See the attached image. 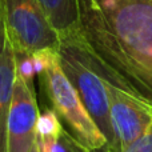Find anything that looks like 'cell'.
<instances>
[{"label":"cell","mask_w":152,"mask_h":152,"mask_svg":"<svg viewBox=\"0 0 152 152\" xmlns=\"http://www.w3.org/2000/svg\"><path fill=\"white\" fill-rule=\"evenodd\" d=\"M107 81V80H105ZM110 118L119 152H124L152 126V111L135 96L107 81Z\"/></svg>","instance_id":"5b68a950"},{"label":"cell","mask_w":152,"mask_h":152,"mask_svg":"<svg viewBox=\"0 0 152 152\" xmlns=\"http://www.w3.org/2000/svg\"><path fill=\"white\" fill-rule=\"evenodd\" d=\"M51 152H88V151L81 144H79L76 142V139L67 129L63 128V131L60 132L59 139L56 140Z\"/></svg>","instance_id":"30bf717a"},{"label":"cell","mask_w":152,"mask_h":152,"mask_svg":"<svg viewBox=\"0 0 152 152\" xmlns=\"http://www.w3.org/2000/svg\"><path fill=\"white\" fill-rule=\"evenodd\" d=\"M61 131L63 124L53 111H45L39 115L36 121V142L40 152H51Z\"/></svg>","instance_id":"9c48e42d"},{"label":"cell","mask_w":152,"mask_h":152,"mask_svg":"<svg viewBox=\"0 0 152 152\" xmlns=\"http://www.w3.org/2000/svg\"><path fill=\"white\" fill-rule=\"evenodd\" d=\"M16 53L58 51L60 37L37 0H3Z\"/></svg>","instance_id":"277c9868"},{"label":"cell","mask_w":152,"mask_h":152,"mask_svg":"<svg viewBox=\"0 0 152 152\" xmlns=\"http://www.w3.org/2000/svg\"><path fill=\"white\" fill-rule=\"evenodd\" d=\"M47 64L44 69L45 89L59 120L67 126L68 132L88 152H96L108 143L84 107L77 91L74 88L59 61L58 51H45Z\"/></svg>","instance_id":"3957f363"},{"label":"cell","mask_w":152,"mask_h":152,"mask_svg":"<svg viewBox=\"0 0 152 152\" xmlns=\"http://www.w3.org/2000/svg\"><path fill=\"white\" fill-rule=\"evenodd\" d=\"M16 69H18V75L31 86L34 75L36 74L34 68V61H32L31 55L16 53Z\"/></svg>","instance_id":"8fae6325"},{"label":"cell","mask_w":152,"mask_h":152,"mask_svg":"<svg viewBox=\"0 0 152 152\" xmlns=\"http://www.w3.org/2000/svg\"><path fill=\"white\" fill-rule=\"evenodd\" d=\"M58 55L61 69L77 91L92 120L105 136L108 147L119 152L111 126L108 86L94 59L76 37V34L60 37Z\"/></svg>","instance_id":"7a4b0ae2"},{"label":"cell","mask_w":152,"mask_h":152,"mask_svg":"<svg viewBox=\"0 0 152 152\" xmlns=\"http://www.w3.org/2000/svg\"><path fill=\"white\" fill-rule=\"evenodd\" d=\"M124 152H152V126L145 134L137 137Z\"/></svg>","instance_id":"7c38bea8"},{"label":"cell","mask_w":152,"mask_h":152,"mask_svg":"<svg viewBox=\"0 0 152 152\" xmlns=\"http://www.w3.org/2000/svg\"><path fill=\"white\" fill-rule=\"evenodd\" d=\"M18 69L4 1L0 0V152H7V121Z\"/></svg>","instance_id":"52a82bcc"},{"label":"cell","mask_w":152,"mask_h":152,"mask_svg":"<svg viewBox=\"0 0 152 152\" xmlns=\"http://www.w3.org/2000/svg\"><path fill=\"white\" fill-rule=\"evenodd\" d=\"M59 37L77 32V0H37Z\"/></svg>","instance_id":"ba28073f"},{"label":"cell","mask_w":152,"mask_h":152,"mask_svg":"<svg viewBox=\"0 0 152 152\" xmlns=\"http://www.w3.org/2000/svg\"><path fill=\"white\" fill-rule=\"evenodd\" d=\"M29 152H40V150H39V145H37V142H35V144L31 147V150H29Z\"/></svg>","instance_id":"4fadbf2b"},{"label":"cell","mask_w":152,"mask_h":152,"mask_svg":"<svg viewBox=\"0 0 152 152\" xmlns=\"http://www.w3.org/2000/svg\"><path fill=\"white\" fill-rule=\"evenodd\" d=\"M96 152H116V151H113L112 148H110L107 145V147H104V148H102V150H99V151H96Z\"/></svg>","instance_id":"5bb4252c"},{"label":"cell","mask_w":152,"mask_h":152,"mask_svg":"<svg viewBox=\"0 0 152 152\" xmlns=\"http://www.w3.org/2000/svg\"><path fill=\"white\" fill-rule=\"evenodd\" d=\"M76 37L105 80L152 111V0H77Z\"/></svg>","instance_id":"6da1fadb"},{"label":"cell","mask_w":152,"mask_h":152,"mask_svg":"<svg viewBox=\"0 0 152 152\" xmlns=\"http://www.w3.org/2000/svg\"><path fill=\"white\" fill-rule=\"evenodd\" d=\"M39 115L31 86L18 75L8 112L7 152H29L36 142V121Z\"/></svg>","instance_id":"8992f818"}]
</instances>
